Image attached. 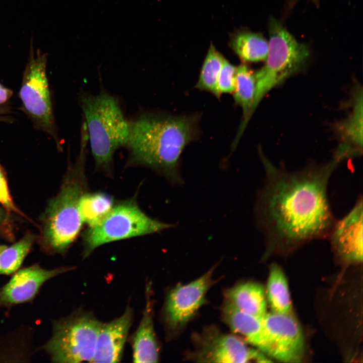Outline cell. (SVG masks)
Returning a JSON list of instances; mask_svg holds the SVG:
<instances>
[{
  "label": "cell",
  "mask_w": 363,
  "mask_h": 363,
  "mask_svg": "<svg viewBox=\"0 0 363 363\" xmlns=\"http://www.w3.org/2000/svg\"><path fill=\"white\" fill-rule=\"evenodd\" d=\"M269 346V356L283 362L303 358L305 340L301 327L291 314L267 313L262 317Z\"/></svg>",
  "instance_id": "cell-9"
},
{
  "label": "cell",
  "mask_w": 363,
  "mask_h": 363,
  "mask_svg": "<svg viewBox=\"0 0 363 363\" xmlns=\"http://www.w3.org/2000/svg\"><path fill=\"white\" fill-rule=\"evenodd\" d=\"M200 117L197 113H141L130 122L126 145L129 162L152 168L171 184L182 185L181 155L187 145L199 137Z\"/></svg>",
  "instance_id": "cell-2"
},
{
  "label": "cell",
  "mask_w": 363,
  "mask_h": 363,
  "mask_svg": "<svg viewBox=\"0 0 363 363\" xmlns=\"http://www.w3.org/2000/svg\"><path fill=\"white\" fill-rule=\"evenodd\" d=\"M0 203L11 211L24 215L14 204L11 196L5 171L0 163Z\"/></svg>",
  "instance_id": "cell-26"
},
{
  "label": "cell",
  "mask_w": 363,
  "mask_h": 363,
  "mask_svg": "<svg viewBox=\"0 0 363 363\" xmlns=\"http://www.w3.org/2000/svg\"><path fill=\"white\" fill-rule=\"evenodd\" d=\"M362 203L361 195L351 210L336 220L328 237L336 255L346 263L362 261Z\"/></svg>",
  "instance_id": "cell-12"
},
{
  "label": "cell",
  "mask_w": 363,
  "mask_h": 363,
  "mask_svg": "<svg viewBox=\"0 0 363 363\" xmlns=\"http://www.w3.org/2000/svg\"><path fill=\"white\" fill-rule=\"evenodd\" d=\"M133 316V309L128 306L120 317L101 323L93 362H117L120 360Z\"/></svg>",
  "instance_id": "cell-14"
},
{
  "label": "cell",
  "mask_w": 363,
  "mask_h": 363,
  "mask_svg": "<svg viewBox=\"0 0 363 363\" xmlns=\"http://www.w3.org/2000/svg\"><path fill=\"white\" fill-rule=\"evenodd\" d=\"M230 45L243 60L257 62L265 60L268 51V41L260 34L240 32L232 37Z\"/></svg>",
  "instance_id": "cell-21"
},
{
  "label": "cell",
  "mask_w": 363,
  "mask_h": 363,
  "mask_svg": "<svg viewBox=\"0 0 363 363\" xmlns=\"http://www.w3.org/2000/svg\"><path fill=\"white\" fill-rule=\"evenodd\" d=\"M224 322L235 333L265 354L269 355L270 346L262 317H258L236 308L226 300L222 311Z\"/></svg>",
  "instance_id": "cell-16"
},
{
  "label": "cell",
  "mask_w": 363,
  "mask_h": 363,
  "mask_svg": "<svg viewBox=\"0 0 363 363\" xmlns=\"http://www.w3.org/2000/svg\"><path fill=\"white\" fill-rule=\"evenodd\" d=\"M35 239L30 233L0 253V274L9 275L17 271L28 253Z\"/></svg>",
  "instance_id": "cell-24"
},
{
  "label": "cell",
  "mask_w": 363,
  "mask_h": 363,
  "mask_svg": "<svg viewBox=\"0 0 363 363\" xmlns=\"http://www.w3.org/2000/svg\"><path fill=\"white\" fill-rule=\"evenodd\" d=\"M79 101L96 165L108 168L115 150L127 145L130 122L117 99L104 91L97 95L83 93Z\"/></svg>",
  "instance_id": "cell-4"
},
{
  "label": "cell",
  "mask_w": 363,
  "mask_h": 363,
  "mask_svg": "<svg viewBox=\"0 0 363 363\" xmlns=\"http://www.w3.org/2000/svg\"><path fill=\"white\" fill-rule=\"evenodd\" d=\"M268 32L266 63L255 73L256 88L252 115L269 91L302 69L310 55L308 46L298 42L272 17L269 20Z\"/></svg>",
  "instance_id": "cell-5"
},
{
  "label": "cell",
  "mask_w": 363,
  "mask_h": 363,
  "mask_svg": "<svg viewBox=\"0 0 363 363\" xmlns=\"http://www.w3.org/2000/svg\"><path fill=\"white\" fill-rule=\"evenodd\" d=\"M47 53L39 49L35 53L31 41L19 92L21 101L20 109L35 130L49 135L55 142L57 149L62 150L47 76Z\"/></svg>",
  "instance_id": "cell-6"
},
{
  "label": "cell",
  "mask_w": 363,
  "mask_h": 363,
  "mask_svg": "<svg viewBox=\"0 0 363 363\" xmlns=\"http://www.w3.org/2000/svg\"><path fill=\"white\" fill-rule=\"evenodd\" d=\"M174 226L150 217L133 201L122 203L113 206L100 222L86 231L84 258L104 244L153 234Z\"/></svg>",
  "instance_id": "cell-7"
},
{
  "label": "cell",
  "mask_w": 363,
  "mask_h": 363,
  "mask_svg": "<svg viewBox=\"0 0 363 363\" xmlns=\"http://www.w3.org/2000/svg\"><path fill=\"white\" fill-rule=\"evenodd\" d=\"M256 88L255 73L246 65L236 67L235 88L233 92L235 105L243 111V119L238 132L231 145V150L236 148L246 126L252 116Z\"/></svg>",
  "instance_id": "cell-18"
},
{
  "label": "cell",
  "mask_w": 363,
  "mask_h": 363,
  "mask_svg": "<svg viewBox=\"0 0 363 363\" xmlns=\"http://www.w3.org/2000/svg\"><path fill=\"white\" fill-rule=\"evenodd\" d=\"M102 322L94 315L78 311L57 322L45 346L54 362L92 361Z\"/></svg>",
  "instance_id": "cell-8"
},
{
  "label": "cell",
  "mask_w": 363,
  "mask_h": 363,
  "mask_svg": "<svg viewBox=\"0 0 363 363\" xmlns=\"http://www.w3.org/2000/svg\"><path fill=\"white\" fill-rule=\"evenodd\" d=\"M212 268L186 284H178L168 293L165 305L166 322L172 329L187 323L205 301L206 294L213 284Z\"/></svg>",
  "instance_id": "cell-11"
},
{
  "label": "cell",
  "mask_w": 363,
  "mask_h": 363,
  "mask_svg": "<svg viewBox=\"0 0 363 363\" xmlns=\"http://www.w3.org/2000/svg\"><path fill=\"white\" fill-rule=\"evenodd\" d=\"M265 179L255 213L266 254L288 252L316 239L328 238L336 219L328 198L333 173L345 159L335 152L328 161L295 170L278 167L259 149Z\"/></svg>",
  "instance_id": "cell-1"
},
{
  "label": "cell",
  "mask_w": 363,
  "mask_h": 363,
  "mask_svg": "<svg viewBox=\"0 0 363 363\" xmlns=\"http://www.w3.org/2000/svg\"><path fill=\"white\" fill-rule=\"evenodd\" d=\"M7 247L4 245H0V253Z\"/></svg>",
  "instance_id": "cell-30"
},
{
  "label": "cell",
  "mask_w": 363,
  "mask_h": 363,
  "mask_svg": "<svg viewBox=\"0 0 363 363\" xmlns=\"http://www.w3.org/2000/svg\"><path fill=\"white\" fill-rule=\"evenodd\" d=\"M80 153L69 167L57 194L49 201L42 217L41 241L55 252H64L75 240L83 223L79 203L85 193V163L88 138L81 135Z\"/></svg>",
  "instance_id": "cell-3"
},
{
  "label": "cell",
  "mask_w": 363,
  "mask_h": 363,
  "mask_svg": "<svg viewBox=\"0 0 363 363\" xmlns=\"http://www.w3.org/2000/svg\"><path fill=\"white\" fill-rule=\"evenodd\" d=\"M11 107L7 105H0V122L8 124L13 123L15 118L12 116Z\"/></svg>",
  "instance_id": "cell-27"
},
{
  "label": "cell",
  "mask_w": 363,
  "mask_h": 363,
  "mask_svg": "<svg viewBox=\"0 0 363 363\" xmlns=\"http://www.w3.org/2000/svg\"><path fill=\"white\" fill-rule=\"evenodd\" d=\"M6 213L4 209L0 206V223L3 222L6 218Z\"/></svg>",
  "instance_id": "cell-29"
},
{
  "label": "cell",
  "mask_w": 363,
  "mask_h": 363,
  "mask_svg": "<svg viewBox=\"0 0 363 363\" xmlns=\"http://www.w3.org/2000/svg\"><path fill=\"white\" fill-rule=\"evenodd\" d=\"M226 300L236 308L253 316L262 317L267 313L265 290L256 282H245L227 290Z\"/></svg>",
  "instance_id": "cell-19"
},
{
  "label": "cell",
  "mask_w": 363,
  "mask_h": 363,
  "mask_svg": "<svg viewBox=\"0 0 363 363\" xmlns=\"http://www.w3.org/2000/svg\"><path fill=\"white\" fill-rule=\"evenodd\" d=\"M236 67L224 59L217 81V90L221 96L223 93H233L235 84Z\"/></svg>",
  "instance_id": "cell-25"
},
{
  "label": "cell",
  "mask_w": 363,
  "mask_h": 363,
  "mask_svg": "<svg viewBox=\"0 0 363 363\" xmlns=\"http://www.w3.org/2000/svg\"><path fill=\"white\" fill-rule=\"evenodd\" d=\"M146 304L140 324L132 338L133 359L135 362H156L159 347L153 324V303L150 287L146 289Z\"/></svg>",
  "instance_id": "cell-17"
},
{
  "label": "cell",
  "mask_w": 363,
  "mask_h": 363,
  "mask_svg": "<svg viewBox=\"0 0 363 363\" xmlns=\"http://www.w3.org/2000/svg\"><path fill=\"white\" fill-rule=\"evenodd\" d=\"M72 269V267H62L46 270L37 265L21 269L0 291V302L17 304L27 301L35 295L45 282Z\"/></svg>",
  "instance_id": "cell-13"
},
{
  "label": "cell",
  "mask_w": 363,
  "mask_h": 363,
  "mask_svg": "<svg viewBox=\"0 0 363 363\" xmlns=\"http://www.w3.org/2000/svg\"><path fill=\"white\" fill-rule=\"evenodd\" d=\"M266 294L271 312L280 314L292 313L287 281L282 269L276 264L270 266Z\"/></svg>",
  "instance_id": "cell-20"
},
{
  "label": "cell",
  "mask_w": 363,
  "mask_h": 363,
  "mask_svg": "<svg viewBox=\"0 0 363 363\" xmlns=\"http://www.w3.org/2000/svg\"><path fill=\"white\" fill-rule=\"evenodd\" d=\"M350 104L352 109L348 116L334 127L341 142L336 151L346 159L358 156L362 151V91L358 85Z\"/></svg>",
  "instance_id": "cell-15"
},
{
  "label": "cell",
  "mask_w": 363,
  "mask_h": 363,
  "mask_svg": "<svg viewBox=\"0 0 363 363\" xmlns=\"http://www.w3.org/2000/svg\"><path fill=\"white\" fill-rule=\"evenodd\" d=\"M113 199L104 193H84L79 201V210L83 222L89 227L100 222L113 208Z\"/></svg>",
  "instance_id": "cell-22"
},
{
  "label": "cell",
  "mask_w": 363,
  "mask_h": 363,
  "mask_svg": "<svg viewBox=\"0 0 363 363\" xmlns=\"http://www.w3.org/2000/svg\"><path fill=\"white\" fill-rule=\"evenodd\" d=\"M13 91L0 83V105L5 104L12 96Z\"/></svg>",
  "instance_id": "cell-28"
},
{
  "label": "cell",
  "mask_w": 363,
  "mask_h": 363,
  "mask_svg": "<svg viewBox=\"0 0 363 363\" xmlns=\"http://www.w3.org/2000/svg\"><path fill=\"white\" fill-rule=\"evenodd\" d=\"M195 358L199 362L244 363L270 362L264 353L248 347L238 337L214 329L199 338Z\"/></svg>",
  "instance_id": "cell-10"
},
{
  "label": "cell",
  "mask_w": 363,
  "mask_h": 363,
  "mask_svg": "<svg viewBox=\"0 0 363 363\" xmlns=\"http://www.w3.org/2000/svg\"><path fill=\"white\" fill-rule=\"evenodd\" d=\"M225 58L211 44L203 63L195 88L212 93L217 98L221 97L217 90L219 74Z\"/></svg>",
  "instance_id": "cell-23"
}]
</instances>
